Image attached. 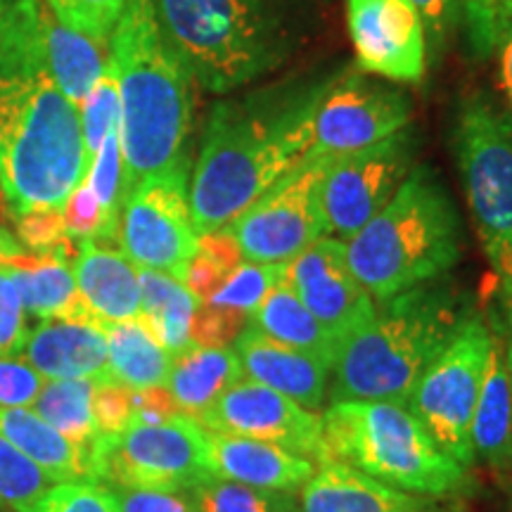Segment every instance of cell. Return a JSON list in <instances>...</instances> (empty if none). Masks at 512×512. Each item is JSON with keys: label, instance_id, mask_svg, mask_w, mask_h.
Masks as SVG:
<instances>
[{"label": "cell", "instance_id": "1", "mask_svg": "<svg viewBox=\"0 0 512 512\" xmlns=\"http://www.w3.org/2000/svg\"><path fill=\"white\" fill-rule=\"evenodd\" d=\"M46 0H0V195L12 219L62 211L88 174L79 107L46 60Z\"/></svg>", "mask_w": 512, "mask_h": 512}, {"label": "cell", "instance_id": "2", "mask_svg": "<svg viewBox=\"0 0 512 512\" xmlns=\"http://www.w3.org/2000/svg\"><path fill=\"white\" fill-rule=\"evenodd\" d=\"M325 83H283L216 102L204 124L188 185L197 235L233 223L309 155Z\"/></svg>", "mask_w": 512, "mask_h": 512}, {"label": "cell", "instance_id": "3", "mask_svg": "<svg viewBox=\"0 0 512 512\" xmlns=\"http://www.w3.org/2000/svg\"><path fill=\"white\" fill-rule=\"evenodd\" d=\"M110 64L121 100L119 140L128 195L140 178L192 164L195 81L164 41L155 0H126L110 38Z\"/></svg>", "mask_w": 512, "mask_h": 512}, {"label": "cell", "instance_id": "4", "mask_svg": "<svg viewBox=\"0 0 512 512\" xmlns=\"http://www.w3.org/2000/svg\"><path fill=\"white\" fill-rule=\"evenodd\" d=\"M475 306L448 278L377 304L375 318L351 335L332 366L330 399L394 401L408 394Z\"/></svg>", "mask_w": 512, "mask_h": 512}, {"label": "cell", "instance_id": "5", "mask_svg": "<svg viewBox=\"0 0 512 512\" xmlns=\"http://www.w3.org/2000/svg\"><path fill=\"white\" fill-rule=\"evenodd\" d=\"M155 15L192 81L216 95L280 69L302 38L294 0H155Z\"/></svg>", "mask_w": 512, "mask_h": 512}, {"label": "cell", "instance_id": "6", "mask_svg": "<svg viewBox=\"0 0 512 512\" xmlns=\"http://www.w3.org/2000/svg\"><path fill=\"white\" fill-rule=\"evenodd\" d=\"M344 245L358 283L382 304L446 278L463 256V226L439 176L415 164L392 200Z\"/></svg>", "mask_w": 512, "mask_h": 512}, {"label": "cell", "instance_id": "7", "mask_svg": "<svg viewBox=\"0 0 512 512\" xmlns=\"http://www.w3.org/2000/svg\"><path fill=\"white\" fill-rule=\"evenodd\" d=\"M320 418L328 460L411 494L453 498L470 486V470L441 451L406 403L337 401Z\"/></svg>", "mask_w": 512, "mask_h": 512}, {"label": "cell", "instance_id": "8", "mask_svg": "<svg viewBox=\"0 0 512 512\" xmlns=\"http://www.w3.org/2000/svg\"><path fill=\"white\" fill-rule=\"evenodd\" d=\"M453 152L484 254L512 294V114L489 95L463 100L453 124Z\"/></svg>", "mask_w": 512, "mask_h": 512}, {"label": "cell", "instance_id": "9", "mask_svg": "<svg viewBox=\"0 0 512 512\" xmlns=\"http://www.w3.org/2000/svg\"><path fill=\"white\" fill-rule=\"evenodd\" d=\"M91 482L124 489L190 491L214 477L207 430L188 415L100 434L88 448Z\"/></svg>", "mask_w": 512, "mask_h": 512}, {"label": "cell", "instance_id": "10", "mask_svg": "<svg viewBox=\"0 0 512 512\" xmlns=\"http://www.w3.org/2000/svg\"><path fill=\"white\" fill-rule=\"evenodd\" d=\"M494 332L482 313H467L446 349L422 373L406 408L422 422L448 458L465 470L477 463L472 451V415L482 392Z\"/></svg>", "mask_w": 512, "mask_h": 512}, {"label": "cell", "instance_id": "11", "mask_svg": "<svg viewBox=\"0 0 512 512\" xmlns=\"http://www.w3.org/2000/svg\"><path fill=\"white\" fill-rule=\"evenodd\" d=\"M328 157L306 155L254 200L226 230L245 261L287 264L328 235L320 181Z\"/></svg>", "mask_w": 512, "mask_h": 512}, {"label": "cell", "instance_id": "12", "mask_svg": "<svg viewBox=\"0 0 512 512\" xmlns=\"http://www.w3.org/2000/svg\"><path fill=\"white\" fill-rule=\"evenodd\" d=\"M192 164L145 176L126 195L119 214L117 242L138 268H150L183 280L197 252L190 216L188 178Z\"/></svg>", "mask_w": 512, "mask_h": 512}, {"label": "cell", "instance_id": "13", "mask_svg": "<svg viewBox=\"0 0 512 512\" xmlns=\"http://www.w3.org/2000/svg\"><path fill=\"white\" fill-rule=\"evenodd\" d=\"M420 138L411 126L382 143L328 157L320 202L328 235L347 242L396 195L415 169Z\"/></svg>", "mask_w": 512, "mask_h": 512}, {"label": "cell", "instance_id": "14", "mask_svg": "<svg viewBox=\"0 0 512 512\" xmlns=\"http://www.w3.org/2000/svg\"><path fill=\"white\" fill-rule=\"evenodd\" d=\"M413 102L389 81L368 74L330 79L313 114L309 155L337 157L392 138L411 126Z\"/></svg>", "mask_w": 512, "mask_h": 512}, {"label": "cell", "instance_id": "15", "mask_svg": "<svg viewBox=\"0 0 512 512\" xmlns=\"http://www.w3.org/2000/svg\"><path fill=\"white\" fill-rule=\"evenodd\" d=\"M197 422L209 432L268 441L316 463L328 460L323 418L245 377L226 389Z\"/></svg>", "mask_w": 512, "mask_h": 512}, {"label": "cell", "instance_id": "16", "mask_svg": "<svg viewBox=\"0 0 512 512\" xmlns=\"http://www.w3.org/2000/svg\"><path fill=\"white\" fill-rule=\"evenodd\" d=\"M285 283L330 332L337 347L375 318V299L351 271L344 240L332 235H323L287 261Z\"/></svg>", "mask_w": 512, "mask_h": 512}, {"label": "cell", "instance_id": "17", "mask_svg": "<svg viewBox=\"0 0 512 512\" xmlns=\"http://www.w3.org/2000/svg\"><path fill=\"white\" fill-rule=\"evenodd\" d=\"M358 69L392 83H418L427 67V31L413 0H347Z\"/></svg>", "mask_w": 512, "mask_h": 512}, {"label": "cell", "instance_id": "18", "mask_svg": "<svg viewBox=\"0 0 512 512\" xmlns=\"http://www.w3.org/2000/svg\"><path fill=\"white\" fill-rule=\"evenodd\" d=\"M299 512H458L453 498L394 489L356 467L323 460L299 489Z\"/></svg>", "mask_w": 512, "mask_h": 512}, {"label": "cell", "instance_id": "19", "mask_svg": "<svg viewBox=\"0 0 512 512\" xmlns=\"http://www.w3.org/2000/svg\"><path fill=\"white\" fill-rule=\"evenodd\" d=\"M74 280L81 304L102 328L140 316V268L110 240H79Z\"/></svg>", "mask_w": 512, "mask_h": 512}, {"label": "cell", "instance_id": "20", "mask_svg": "<svg viewBox=\"0 0 512 512\" xmlns=\"http://www.w3.org/2000/svg\"><path fill=\"white\" fill-rule=\"evenodd\" d=\"M22 354L46 380L107 382V335L91 318L41 320Z\"/></svg>", "mask_w": 512, "mask_h": 512}, {"label": "cell", "instance_id": "21", "mask_svg": "<svg viewBox=\"0 0 512 512\" xmlns=\"http://www.w3.org/2000/svg\"><path fill=\"white\" fill-rule=\"evenodd\" d=\"M233 344L249 380L287 396L304 406L306 411H323L332 375L328 363L318 361L304 351L273 342L271 337L254 330L252 325H247Z\"/></svg>", "mask_w": 512, "mask_h": 512}, {"label": "cell", "instance_id": "22", "mask_svg": "<svg viewBox=\"0 0 512 512\" xmlns=\"http://www.w3.org/2000/svg\"><path fill=\"white\" fill-rule=\"evenodd\" d=\"M207 444L214 477L254 489L297 494L316 472L313 460L268 441L207 430Z\"/></svg>", "mask_w": 512, "mask_h": 512}, {"label": "cell", "instance_id": "23", "mask_svg": "<svg viewBox=\"0 0 512 512\" xmlns=\"http://www.w3.org/2000/svg\"><path fill=\"white\" fill-rule=\"evenodd\" d=\"M72 242L43 254L22 249L19 254L0 261L15 280L27 316L38 320L91 318L83 309L79 290H76Z\"/></svg>", "mask_w": 512, "mask_h": 512}, {"label": "cell", "instance_id": "24", "mask_svg": "<svg viewBox=\"0 0 512 512\" xmlns=\"http://www.w3.org/2000/svg\"><path fill=\"white\" fill-rule=\"evenodd\" d=\"M0 437L24 453L50 484L91 482L88 448L64 437L31 408H0Z\"/></svg>", "mask_w": 512, "mask_h": 512}, {"label": "cell", "instance_id": "25", "mask_svg": "<svg viewBox=\"0 0 512 512\" xmlns=\"http://www.w3.org/2000/svg\"><path fill=\"white\" fill-rule=\"evenodd\" d=\"M242 377L245 370L233 347H190L174 356L164 387L178 411L197 422Z\"/></svg>", "mask_w": 512, "mask_h": 512}, {"label": "cell", "instance_id": "26", "mask_svg": "<svg viewBox=\"0 0 512 512\" xmlns=\"http://www.w3.org/2000/svg\"><path fill=\"white\" fill-rule=\"evenodd\" d=\"M472 451L494 470L512 467V384L503 339L494 335L482 392L472 415Z\"/></svg>", "mask_w": 512, "mask_h": 512}, {"label": "cell", "instance_id": "27", "mask_svg": "<svg viewBox=\"0 0 512 512\" xmlns=\"http://www.w3.org/2000/svg\"><path fill=\"white\" fill-rule=\"evenodd\" d=\"M247 325L254 330L264 332L273 342L285 344V347L304 351L318 361L328 363L332 368L337 358V342L330 332L318 323L316 316L299 302L292 287L285 283L275 285L271 292L261 299V304L247 316Z\"/></svg>", "mask_w": 512, "mask_h": 512}, {"label": "cell", "instance_id": "28", "mask_svg": "<svg viewBox=\"0 0 512 512\" xmlns=\"http://www.w3.org/2000/svg\"><path fill=\"white\" fill-rule=\"evenodd\" d=\"M105 335L107 382L128 389L164 387L174 356L157 342L143 318L107 325Z\"/></svg>", "mask_w": 512, "mask_h": 512}, {"label": "cell", "instance_id": "29", "mask_svg": "<svg viewBox=\"0 0 512 512\" xmlns=\"http://www.w3.org/2000/svg\"><path fill=\"white\" fill-rule=\"evenodd\" d=\"M140 318L157 342L171 356L192 347V323L200 309V299L188 290L183 280L150 268H140Z\"/></svg>", "mask_w": 512, "mask_h": 512}, {"label": "cell", "instance_id": "30", "mask_svg": "<svg viewBox=\"0 0 512 512\" xmlns=\"http://www.w3.org/2000/svg\"><path fill=\"white\" fill-rule=\"evenodd\" d=\"M98 384L95 380H46L41 394L31 403V411L74 444L91 448L98 439L93 413Z\"/></svg>", "mask_w": 512, "mask_h": 512}, {"label": "cell", "instance_id": "31", "mask_svg": "<svg viewBox=\"0 0 512 512\" xmlns=\"http://www.w3.org/2000/svg\"><path fill=\"white\" fill-rule=\"evenodd\" d=\"M190 491L200 512H299L294 494L254 489L219 477H211Z\"/></svg>", "mask_w": 512, "mask_h": 512}, {"label": "cell", "instance_id": "32", "mask_svg": "<svg viewBox=\"0 0 512 512\" xmlns=\"http://www.w3.org/2000/svg\"><path fill=\"white\" fill-rule=\"evenodd\" d=\"M283 280L285 264H256V261L242 259L202 304L221 306V309L240 311L249 316L261 304V299Z\"/></svg>", "mask_w": 512, "mask_h": 512}, {"label": "cell", "instance_id": "33", "mask_svg": "<svg viewBox=\"0 0 512 512\" xmlns=\"http://www.w3.org/2000/svg\"><path fill=\"white\" fill-rule=\"evenodd\" d=\"M86 183L91 185L95 200H98L102 214H105L110 238L117 242L119 214L126 200V174H124V155H121L119 128L102 140L88 166Z\"/></svg>", "mask_w": 512, "mask_h": 512}, {"label": "cell", "instance_id": "34", "mask_svg": "<svg viewBox=\"0 0 512 512\" xmlns=\"http://www.w3.org/2000/svg\"><path fill=\"white\" fill-rule=\"evenodd\" d=\"M79 117L86 155L88 159H93L98 147L102 145V140L110 136L112 131H117L121 121L119 86L110 60H107L105 74L100 76L98 83L91 88V93L79 105Z\"/></svg>", "mask_w": 512, "mask_h": 512}, {"label": "cell", "instance_id": "35", "mask_svg": "<svg viewBox=\"0 0 512 512\" xmlns=\"http://www.w3.org/2000/svg\"><path fill=\"white\" fill-rule=\"evenodd\" d=\"M50 486L31 460L0 437V510L22 512Z\"/></svg>", "mask_w": 512, "mask_h": 512}, {"label": "cell", "instance_id": "36", "mask_svg": "<svg viewBox=\"0 0 512 512\" xmlns=\"http://www.w3.org/2000/svg\"><path fill=\"white\" fill-rule=\"evenodd\" d=\"M64 27L110 46V38L124 15L126 0H46Z\"/></svg>", "mask_w": 512, "mask_h": 512}, {"label": "cell", "instance_id": "37", "mask_svg": "<svg viewBox=\"0 0 512 512\" xmlns=\"http://www.w3.org/2000/svg\"><path fill=\"white\" fill-rule=\"evenodd\" d=\"M467 43L477 57H489L512 24V0H458Z\"/></svg>", "mask_w": 512, "mask_h": 512}, {"label": "cell", "instance_id": "38", "mask_svg": "<svg viewBox=\"0 0 512 512\" xmlns=\"http://www.w3.org/2000/svg\"><path fill=\"white\" fill-rule=\"evenodd\" d=\"M22 512H117L112 491L100 482L53 484Z\"/></svg>", "mask_w": 512, "mask_h": 512}, {"label": "cell", "instance_id": "39", "mask_svg": "<svg viewBox=\"0 0 512 512\" xmlns=\"http://www.w3.org/2000/svg\"><path fill=\"white\" fill-rule=\"evenodd\" d=\"M27 311L15 280L0 264V356H19L27 344Z\"/></svg>", "mask_w": 512, "mask_h": 512}, {"label": "cell", "instance_id": "40", "mask_svg": "<svg viewBox=\"0 0 512 512\" xmlns=\"http://www.w3.org/2000/svg\"><path fill=\"white\" fill-rule=\"evenodd\" d=\"M64 226H67L69 240H110V230H107L105 214H102L98 200H95L91 185L83 178L79 188H76L72 195H69L67 204H64Z\"/></svg>", "mask_w": 512, "mask_h": 512}, {"label": "cell", "instance_id": "41", "mask_svg": "<svg viewBox=\"0 0 512 512\" xmlns=\"http://www.w3.org/2000/svg\"><path fill=\"white\" fill-rule=\"evenodd\" d=\"M17 223V242L24 252H53V249L67 245L69 235L64 226V211L57 209H41L31 211L15 219Z\"/></svg>", "mask_w": 512, "mask_h": 512}, {"label": "cell", "instance_id": "42", "mask_svg": "<svg viewBox=\"0 0 512 512\" xmlns=\"http://www.w3.org/2000/svg\"><path fill=\"white\" fill-rule=\"evenodd\" d=\"M43 382L46 377L22 356H0V408H31Z\"/></svg>", "mask_w": 512, "mask_h": 512}, {"label": "cell", "instance_id": "43", "mask_svg": "<svg viewBox=\"0 0 512 512\" xmlns=\"http://www.w3.org/2000/svg\"><path fill=\"white\" fill-rule=\"evenodd\" d=\"M107 489L112 491L117 512H200L192 491L124 489V486H107Z\"/></svg>", "mask_w": 512, "mask_h": 512}, {"label": "cell", "instance_id": "44", "mask_svg": "<svg viewBox=\"0 0 512 512\" xmlns=\"http://www.w3.org/2000/svg\"><path fill=\"white\" fill-rule=\"evenodd\" d=\"M245 328V313L200 304L195 313V323H192V347H228Z\"/></svg>", "mask_w": 512, "mask_h": 512}, {"label": "cell", "instance_id": "45", "mask_svg": "<svg viewBox=\"0 0 512 512\" xmlns=\"http://www.w3.org/2000/svg\"><path fill=\"white\" fill-rule=\"evenodd\" d=\"M95 425L100 434H117L131 425L133 406H131V389L121 387L114 382H100L93 401Z\"/></svg>", "mask_w": 512, "mask_h": 512}, {"label": "cell", "instance_id": "46", "mask_svg": "<svg viewBox=\"0 0 512 512\" xmlns=\"http://www.w3.org/2000/svg\"><path fill=\"white\" fill-rule=\"evenodd\" d=\"M131 406V422H138V425H159V422H166L176 418V415H181L176 401L171 399L166 387L131 389Z\"/></svg>", "mask_w": 512, "mask_h": 512}, {"label": "cell", "instance_id": "47", "mask_svg": "<svg viewBox=\"0 0 512 512\" xmlns=\"http://www.w3.org/2000/svg\"><path fill=\"white\" fill-rule=\"evenodd\" d=\"M413 3L420 10L422 22H425L427 46H432L434 53H439L460 12L458 0H413Z\"/></svg>", "mask_w": 512, "mask_h": 512}, {"label": "cell", "instance_id": "48", "mask_svg": "<svg viewBox=\"0 0 512 512\" xmlns=\"http://www.w3.org/2000/svg\"><path fill=\"white\" fill-rule=\"evenodd\" d=\"M498 57H501V83L512 107V24L498 43Z\"/></svg>", "mask_w": 512, "mask_h": 512}, {"label": "cell", "instance_id": "49", "mask_svg": "<svg viewBox=\"0 0 512 512\" xmlns=\"http://www.w3.org/2000/svg\"><path fill=\"white\" fill-rule=\"evenodd\" d=\"M19 252H22V247H19L15 235H12L8 228L0 226V261H5L8 256H15Z\"/></svg>", "mask_w": 512, "mask_h": 512}, {"label": "cell", "instance_id": "50", "mask_svg": "<svg viewBox=\"0 0 512 512\" xmlns=\"http://www.w3.org/2000/svg\"><path fill=\"white\" fill-rule=\"evenodd\" d=\"M505 302H508V309H510V325H512V294H510V297H505ZM505 363H508L510 384H512V335H510V342H508V347H505Z\"/></svg>", "mask_w": 512, "mask_h": 512}, {"label": "cell", "instance_id": "51", "mask_svg": "<svg viewBox=\"0 0 512 512\" xmlns=\"http://www.w3.org/2000/svg\"><path fill=\"white\" fill-rule=\"evenodd\" d=\"M0 512H12V510H0Z\"/></svg>", "mask_w": 512, "mask_h": 512}]
</instances>
